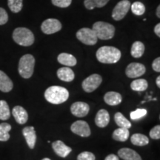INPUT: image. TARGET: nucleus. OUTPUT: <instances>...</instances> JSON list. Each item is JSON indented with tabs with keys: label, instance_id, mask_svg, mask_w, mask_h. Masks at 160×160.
I'll list each match as a JSON object with an SVG mask.
<instances>
[{
	"label": "nucleus",
	"instance_id": "nucleus-37",
	"mask_svg": "<svg viewBox=\"0 0 160 160\" xmlns=\"http://www.w3.org/2000/svg\"><path fill=\"white\" fill-rule=\"evenodd\" d=\"M152 68H153V71L157 72H160V58L158 57L154 59V61L152 63Z\"/></svg>",
	"mask_w": 160,
	"mask_h": 160
},
{
	"label": "nucleus",
	"instance_id": "nucleus-11",
	"mask_svg": "<svg viewBox=\"0 0 160 160\" xmlns=\"http://www.w3.org/2000/svg\"><path fill=\"white\" fill-rule=\"evenodd\" d=\"M145 65L141 63L132 62L126 68V76L129 78H137L142 76L145 73Z\"/></svg>",
	"mask_w": 160,
	"mask_h": 160
},
{
	"label": "nucleus",
	"instance_id": "nucleus-7",
	"mask_svg": "<svg viewBox=\"0 0 160 160\" xmlns=\"http://www.w3.org/2000/svg\"><path fill=\"white\" fill-rule=\"evenodd\" d=\"M131 5V4L128 0H122L119 2H118L112 12L113 19L116 21H119V20L122 19L127 14L128 12L129 11Z\"/></svg>",
	"mask_w": 160,
	"mask_h": 160
},
{
	"label": "nucleus",
	"instance_id": "nucleus-13",
	"mask_svg": "<svg viewBox=\"0 0 160 160\" xmlns=\"http://www.w3.org/2000/svg\"><path fill=\"white\" fill-rule=\"evenodd\" d=\"M24 137L25 138L26 142L31 149H33L35 147L36 142H37V133L33 126L24 128L22 130Z\"/></svg>",
	"mask_w": 160,
	"mask_h": 160
},
{
	"label": "nucleus",
	"instance_id": "nucleus-2",
	"mask_svg": "<svg viewBox=\"0 0 160 160\" xmlns=\"http://www.w3.org/2000/svg\"><path fill=\"white\" fill-rule=\"evenodd\" d=\"M69 92L61 86H51L45 92V98L48 102L54 105H59L67 101Z\"/></svg>",
	"mask_w": 160,
	"mask_h": 160
},
{
	"label": "nucleus",
	"instance_id": "nucleus-21",
	"mask_svg": "<svg viewBox=\"0 0 160 160\" xmlns=\"http://www.w3.org/2000/svg\"><path fill=\"white\" fill-rule=\"evenodd\" d=\"M58 62L62 65L72 67L77 65V59L74 57V56L70 54L67 53H62L58 56Z\"/></svg>",
	"mask_w": 160,
	"mask_h": 160
},
{
	"label": "nucleus",
	"instance_id": "nucleus-28",
	"mask_svg": "<svg viewBox=\"0 0 160 160\" xmlns=\"http://www.w3.org/2000/svg\"><path fill=\"white\" fill-rule=\"evenodd\" d=\"M11 130V125L8 123L0 124V141L6 142L10 139L9 131Z\"/></svg>",
	"mask_w": 160,
	"mask_h": 160
},
{
	"label": "nucleus",
	"instance_id": "nucleus-4",
	"mask_svg": "<svg viewBox=\"0 0 160 160\" xmlns=\"http://www.w3.org/2000/svg\"><path fill=\"white\" fill-rule=\"evenodd\" d=\"M35 59L31 54H25L21 57L19 62V73L24 79H29L33 73Z\"/></svg>",
	"mask_w": 160,
	"mask_h": 160
},
{
	"label": "nucleus",
	"instance_id": "nucleus-18",
	"mask_svg": "<svg viewBox=\"0 0 160 160\" xmlns=\"http://www.w3.org/2000/svg\"><path fill=\"white\" fill-rule=\"evenodd\" d=\"M105 103L111 106H116L119 105L122 101V97L120 93L115 91H110L105 93L104 97Z\"/></svg>",
	"mask_w": 160,
	"mask_h": 160
},
{
	"label": "nucleus",
	"instance_id": "nucleus-24",
	"mask_svg": "<svg viewBox=\"0 0 160 160\" xmlns=\"http://www.w3.org/2000/svg\"><path fill=\"white\" fill-rule=\"evenodd\" d=\"M131 142L133 145L137 146H145L149 143V139L145 135L141 133H135L131 138Z\"/></svg>",
	"mask_w": 160,
	"mask_h": 160
},
{
	"label": "nucleus",
	"instance_id": "nucleus-15",
	"mask_svg": "<svg viewBox=\"0 0 160 160\" xmlns=\"http://www.w3.org/2000/svg\"><path fill=\"white\" fill-rule=\"evenodd\" d=\"M12 114L17 123L23 125L27 122L28 119V114L25 108L21 106H15L12 111Z\"/></svg>",
	"mask_w": 160,
	"mask_h": 160
},
{
	"label": "nucleus",
	"instance_id": "nucleus-38",
	"mask_svg": "<svg viewBox=\"0 0 160 160\" xmlns=\"http://www.w3.org/2000/svg\"><path fill=\"white\" fill-rule=\"evenodd\" d=\"M105 160H119V159L115 154H110L106 157Z\"/></svg>",
	"mask_w": 160,
	"mask_h": 160
},
{
	"label": "nucleus",
	"instance_id": "nucleus-35",
	"mask_svg": "<svg viewBox=\"0 0 160 160\" xmlns=\"http://www.w3.org/2000/svg\"><path fill=\"white\" fill-rule=\"evenodd\" d=\"M150 137L153 139H160V126L156 125L150 131Z\"/></svg>",
	"mask_w": 160,
	"mask_h": 160
},
{
	"label": "nucleus",
	"instance_id": "nucleus-17",
	"mask_svg": "<svg viewBox=\"0 0 160 160\" xmlns=\"http://www.w3.org/2000/svg\"><path fill=\"white\" fill-rule=\"evenodd\" d=\"M118 155L120 158L124 160H142V158L139 154L133 150L128 148L120 149L118 151Z\"/></svg>",
	"mask_w": 160,
	"mask_h": 160
},
{
	"label": "nucleus",
	"instance_id": "nucleus-9",
	"mask_svg": "<svg viewBox=\"0 0 160 160\" xmlns=\"http://www.w3.org/2000/svg\"><path fill=\"white\" fill-rule=\"evenodd\" d=\"M41 29L45 34H53L62 29V24L57 19H48L42 24Z\"/></svg>",
	"mask_w": 160,
	"mask_h": 160
},
{
	"label": "nucleus",
	"instance_id": "nucleus-10",
	"mask_svg": "<svg viewBox=\"0 0 160 160\" xmlns=\"http://www.w3.org/2000/svg\"><path fill=\"white\" fill-rule=\"evenodd\" d=\"M71 130L75 134L79 135L82 137H89L91 133L88 124L82 120H79L72 124Z\"/></svg>",
	"mask_w": 160,
	"mask_h": 160
},
{
	"label": "nucleus",
	"instance_id": "nucleus-27",
	"mask_svg": "<svg viewBox=\"0 0 160 160\" xmlns=\"http://www.w3.org/2000/svg\"><path fill=\"white\" fill-rule=\"evenodd\" d=\"M109 2V0H85V8L88 10H93L95 8H102Z\"/></svg>",
	"mask_w": 160,
	"mask_h": 160
},
{
	"label": "nucleus",
	"instance_id": "nucleus-32",
	"mask_svg": "<svg viewBox=\"0 0 160 160\" xmlns=\"http://www.w3.org/2000/svg\"><path fill=\"white\" fill-rule=\"evenodd\" d=\"M146 114H147V110L144 108H138L134 111H132L130 114V117H131L132 120H137L145 117Z\"/></svg>",
	"mask_w": 160,
	"mask_h": 160
},
{
	"label": "nucleus",
	"instance_id": "nucleus-34",
	"mask_svg": "<svg viewBox=\"0 0 160 160\" xmlns=\"http://www.w3.org/2000/svg\"><path fill=\"white\" fill-rule=\"evenodd\" d=\"M53 5L59 8H68L71 5L72 0H51Z\"/></svg>",
	"mask_w": 160,
	"mask_h": 160
},
{
	"label": "nucleus",
	"instance_id": "nucleus-16",
	"mask_svg": "<svg viewBox=\"0 0 160 160\" xmlns=\"http://www.w3.org/2000/svg\"><path fill=\"white\" fill-rule=\"evenodd\" d=\"M110 122L109 113L105 109H101L98 111L95 118V123L98 127L105 128Z\"/></svg>",
	"mask_w": 160,
	"mask_h": 160
},
{
	"label": "nucleus",
	"instance_id": "nucleus-22",
	"mask_svg": "<svg viewBox=\"0 0 160 160\" xmlns=\"http://www.w3.org/2000/svg\"><path fill=\"white\" fill-rule=\"evenodd\" d=\"M129 138V131L125 128H119L113 133V139L116 141L125 142Z\"/></svg>",
	"mask_w": 160,
	"mask_h": 160
},
{
	"label": "nucleus",
	"instance_id": "nucleus-30",
	"mask_svg": "<svg viewBox=\"0 0 160 160\" xmlns=\"http://www.w3.org/2000/svg\"><path fill=\"white\" fill-rule=\"evenodd\" d=\"M131 8L133 14L137 16L143 15L145 12V6L140 2H135L134 3L132 4Z\"/></svg>",
	"mask_w": 160,
	"mask_h": 160
},
{
	"label": "nucleus",
	"instance_id": "nucleus-6",
	"mask_svg": "<svg viewBox=\"0 0 160 160\" xmlns=\"http://www.w3.org/2000/svg\"><path fill=\"white\" fill-rule=\"evenodd\" d=\"M77 37L80 42L87 45H94L97 42L98 38L92 29L83 28L77 31Z\"/></svg>",
	"mask_w": 160,
	"mask_h": 160
},
{
	"label": "nucleus",
	"instance_id": "nucleus-42",
	"mask_svg": "<svg viewBox=\"0 0 160 160\" xmlns=\"http://www.w3.org/2000/svg\"><path fill=\"white\" fill-rule=\"evenodd\" d=\"M42 160H51L50 159H48V158H45V159H42Z\"/></svg>",
	"mask_w": 160,
	"mask_h": 160
},
{
	"label": "nucleus",
	"instance_id": "nucleus-31",
	"mask_svg": "<svg viewBox=\"0 0 160 160\" xmlns=\"http://www.w3.org/2000/svg\"><path fill=\"white\" fill-rule=\"evenodd\" d=\"M10 10L13 13H19L22 9V0H8Z\"/></svg>",
	"mask_w": 160,
	"mask_h": 160
},
{
	"label": "nucleus",
	"instance_id": "nucleus-33",
	"mask_svg": "<svg viewBox=\"0 0 160 160\" xmlns=\"http://www.w3.org/2000/svg\"><path fill=\"white\" fill-rule=\"evenodd\" d=\"M77 160H96V157L93 153L88 151H84L77 157Z\"/></svg>",
	"mask_w": 160,
	"mask_h": 160
},
{
	"label": "nucleus",
	"instance_id": "nucleus-39",
	"mask_svg": "<svg viewBox=\"0 0 160 160\" xmlns=\"http://www.w3.org/2000/svg\"><path fill=\"white\" fill-rule=\"evenodd\" d=\"M154 32H155L156 35H157V37H160V24L159 23H158L157 25L155 26Z\"/></svg>",
	"mask_w": 160,
	"mask_h": 160
},
{
	"label": "nucleus",
	"instance_id": "nucleus-20",
	"mask_svg": "<svg viewBox=\"0 0 160 160\" xmlns=\"http://www.w3.org/2000/svg\"><path fill=\"white\" fill-rule=\"evenodd\" d=\"M13 84L5 73L0 71V91L8 93L13 89Z\"/></svg>",
	"mask_w": 160,
	"mask_h": 160
},
{
	"label": "nucleus",
	"instance_id": "nucleus-5",
	"mask_svg": "<svg viewBox=\"0 0 160 160\" xmlns=\"http://www.w3.org/2000/svg\"><path fill=\"white\" fill-rule=\"evenodd\" d=\"M98 39L102 40L111 39L115 34V28L111 24L105 22H97L93 24L92 28Z\"/></svg>",
	"mask_w": 160,
	"mask_h": 160
},
{
	"label": "nucleus",
	"instance_id": "nucleus-3",
	"mask_svg": "<svg viewBox=\"0 0 160 160\" xmlns=\"http://www.w3.org/2000/svg\"><path fill=\"white\" fill-rule=\"evenodd\" d=\"M13 39L21 46H31L34 42V35L31 30L26 28H17L13 33Z\"/></svg>",
	"mask_w": 160,
	"mask_h": 160
},
{
	"label": "nucleus",
	"instance_id": "nucleus-29",
	"mask_svg": "<svg viewBox=\"0 0 160 160\" xmlns=\"http://www.w3.org/2000/svg\"><path fill=\"white\" fill-rule=\"evenodd\" d=\"M11 117L9 106L5 100H0V119L7 120Z\"/></svg>",
	"mask_w": 160,
	"mask_h": 160
},
{
	"label": "nucleus",
	"instance_id": "nucleus-41",
	"mask_svg": "<svg viewBox=\"0 0 160 160\" xmlns=\"http://www.w3.org/2000/svg\"><path fill=\"white\" fill-rule=\"evenodd\" d=\"M157 17H160V6L159 5L158 6V8H157Z\"/></svg>",
	"mask_w": 160,
	"mask_h": 160
},
{
	"label": "nucleus",
	"instance_id": "nucleus-26",
	"mask_svg": "<svg viewBox=\"0 0 160 160\" xmlns=\"http://www.w3.org/2000/svg\"><path fill=\"white\" fill-rule=\"evenodd\" d=\"M114 119L116 123L120 128H125L129 129L131 127V123L129 120L124 117V115L122 113L117 112L114 116Z\"/></svg>",
	"mask_w": 160,
	"mask_h": 160
},
{
	"label": "nucleus",
	"instance_id": "nucleus-40",
	"mask_svg": "<svg viewBox=\"0 0 160 160\" xmlns=\"http://www.w3.org/2000/svg\"><path fill=\"white\" fill-rule=\"evenodd\" d=\"M156 83H157L158 88H160V77H159V76L157 78V80H156Z\"/></svg>",
	"mask_w": 160,
	"mask_h": 160
},
{
	"label": "nucleus",
	"instance_id": "nucleus-8",
	"mask_svg": "<svg viewBox=\"0 0 160 160\" xmlns=\"http://www.w3.org/2000/svg\"><path fill=\"white\" fill-rule=\"evenodd\" d=\"M102 82V78L99 74H92L84 80L82 84L84 91L87 93H91L99 88Z\"/></svg>",
	"mask_w": 160,
	"mask_h": 160
},
{
	"label": "nucleus",
	"instance_id": "nucleus-14",
	"mask_svg": "<svg viewBox=\"0 0 160 160\" xmlns=\"http://www.w3.org/2000/svg\"><path fill=\"white\" fill-rule=\"evenodd\" d=\"M52 148L57 154L60 157L65 158L72 151L71 148L65 145L63 142L57 140L52 143Z\"/></svg>",
	"mask_w": 160,
	"mask_h": 160
},
{
	"label": "nucleus",
	"instance_id": "nucleus-36",
	"mask_svg": "<svg viewBox=\"0 0 160 160\" xmlns=\"http://www.w3.org/2000/svg\"><path fill=\"white\" fill-rule=\"evenodd\" d=\"M8 15L6 11L2 8H0V25H5L8 22Z\"/></svg>",
	"mask_w": 160,
	"mask_h": 160
},
{
	"label": "nucleus",
	"instance_id": "nucleus-25",
	"mask_svg": "<svg viewBox=\"0 0 160 160\" xmlns=\"http://www.w3.org/2000/svg\"><path fill=\"white\" fill-rule=\"evenodd\" d=\"M148 82L144 79H139L133 80L131 84V88L133 91H143L148 88Z\"/></svg>",
	"mask_w": 160,
	"mask_h": 160
},
{
	"label": "nucleus",
	"instance_id": "nucleus-1",
	"mask_svg": "<svg viewBox=\"0 0 160 160\" xmlns=\"http://www.w3.org/2000/svg\"><path fill=\"white\" fill-rule=\"evenodd\" d=\"M121 51L117 48L112 46H103L97 51V59L104 64H114L119 61Z\"/></svg>",
	"mask_w": 160,
	"mask_h": 160
},
{
	"label": "nucleus",
	"instance_id": "nucleus-12",
	"mask_svg": "<svg viewBox=\"0 0 160 160\" xmlns=\"http://www.w3.org/2000/svg\"><path fill=\"white\" fill-rule=\"evenodd\" d=\"M90 107L87 103L83 102H74L71 107L72 114L77 117H84L88 114Z\"/></svg>",
	"mask_w": 160,
	"mask_h": 160
},
{
	"label": "nucleus",
	"instance_id": "nucleus-23",
	"mask_svg": "<svg viewBox=\"0 0 160 160\" xmlns=\"http://www.w3.org/2000/svg\"><path fill=\"white\" fill-rule=\"evenodd\" d=\"M145 52V45L139 41L135 42L131 47V56L134 58H140Z\"/></svg>",
	"mask_w": 160,
	"mask_h": 160
},
{
	"label": "nucleus",
	"instance_id": "nucleus-19",
	"mask_svg": "<svg viewBox=\"0 0 160 160\" xmlns=\"http://www.w3.org/2000/svg\"><path fill=\"white\" fill-rule=\"evenodd\" d=\"M57 77L59 79L62 80L64 82H72L74 79L75 74L73 70L68 67L61 68L57 71Z\"/></svg>",
	"mask_w": 160,
	"mask_h": 160
}]
</instances>
